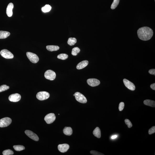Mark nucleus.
<instances>
[{
	"mask_svg": "<svg viewBox=\"0 0 155 155\" xmlns=\"http://www.w3.org/2000/svg\"><path fill=\"white\" fill-rule=\"evenodd\" d=\"M90 153L91 154L94 155H103L104 154L100 152L96 151L95 150H91L90 151Z\"/></svg>",
	"mask_w": 155,
	"mask_h": 155,
	"instance_id": "nucleus-31",
	"label": "nucleus"
},
{
	"mask_svg": "<svg viewBox=\"0 0 155 155\" xmlns=\"http://www.w3.org/2000/svg\"><path fill=\"white\" fill-rule=\"evenodd\" d=\"M2 154L4 155H12L14 154V152L10 149H7L3 152Z\"/></svg>",
	"mask_w": 155,
	"mask_h": 155,
	"instance_id": "nucleus-27",
	"label": "nucleus"
},
{
	"mask_svg": "<svg viewBox=\"0 0 155 155\" xmlns=\"http://www.w3.org/2000/svg\"><path fill=\"white\" fill-rule=\"evenodd\" d=\"M117 137L118 136L117 135H115L112 136L111 137V138L112 139H115L116 138H117Z\"/></svg>",
	"mask_w": 155,
	"mask_h": 155,
	"instance_id": "nucleus-35",
	"label": "nucleus"
},
{
	"mask_svg": "<svg viewBox=\"0 0 155 155\" xmlns=\"http://www.w3.org/2000/svg\"><path fill=\"white\" fill-rule=\"evenodd\" d=\"M21 98V96L19 94L15 93L11 95L8 99L11 102H16L19 101Z\"/></svg>",
	"mask_w": 155,
	"mask_h": 155,
	"instance_id": "nucleus-12",
	"label": "nucleus"
},
{
	"mask_svg": "<svg viewBox=\"0 0 155 155\" xmlns=\"http://www.w3.org/2000/svg\"><path fill=\"white\" fill-rule=\"evenodd\" d=\"M44 76L46 79L50 80H53L56 78V74L53 71L48 70L45 72Z\"/></svg>",
	"mask_w": 155,
	"mask_h": 155,
	"instance_id": "nucleus-6",
	"label": "nucleus"
},
{
	"mask_svg": "<svg viewBox=\"0 0 155 155\" xmlns=\"http://www.w3.org/2000/svg\"><path fill=\"white\" fill-rule=\"evenodd\" d=\"M123 82L125 86L129 90L133 91L135 89V85L130 81L126 79H124L123 80Z\"/></svg>",
	"mask_w": 155,
	"mask_h": 155,
	"instance_id": "nucleus-11",
	"label": "nucleus"
},
{
	"mask_svg": "<svg viewBox=\"0 0 155 155\" xmlns=\"http://www.w3.org/2000/svg\"><path fill=\"white\" fill-rule=\"evenodd\" d=\"M87 82L89 86L95 87L98 86L100 83V81L96 79H88Z\"/></svg>",
	"mask_w": 155,
	"mask_h": 155,
	"instance_id": "nucleus-10",
	"label": "nucleus"
},
{
	"mask_svg": "<svg viewBox=\"0 0 155 155\" xmlns=\"http://www.w3.org/2000/svg\"><path fill=\"white\" fill-rule=\"evenodd\" d=\"M46 49L48 50L50 52H53V51H57L59 49V47L58 46L56 45H48L46 47Z\"/></svg>",
	"mask_w": 155,
	"mask_h": 155,
	"instance_id": "nucleus-19",
	"label": "nucleus"
},
{
	"mask_svg": "<svg viewBox=\"0 0 155 155\" xmlns=\"http://www.w3.org/2000/svg\"><path fill=\"white\" fill-rule=\"evenodd\" d=\"M68 58V55L67 54L65 53H62L59 54L57 56L58 59L62 60H65L67 59Z\"/></svg>",
	"mask_w": 155,
	"mask_h": 155,
	"instance_id": "nucleus-26",
	"label": "nucleus"
},
{
	"mask_svg": "<svg viewBox=\"0 0 155 155\" xmlns=\"http://www.w3.org/2000/svg\"><path fill=\"white\" fill-rule=\"evenodd\" d=\"M153 30L149 27H142L138 30L137 34L139 39L143 41L149 40L153 37Z\"/></svg>",
	"mask_w": 155,
	"mask_h": 155,
	"instance_id": "nucleus-1",
	"label": "nucleus"
},
{
	"mask_svg": "<svg viewBox=\"0 0 155 155\" xmlns=\"http://www.w3.org/2000/svg\"><path fill=\"white\" fill-rule=\"evenodd\" d=\"M73 96H75V94H74V95H73Z\"/></svg>",
	"mask_w": 155,
	"mask_h": 155,
	"instance_id": "nucleus-36",
	"label": "nucleus"
},
{
	"mask_svg": "<svg viewBox=\"0 0 155 155\" xmlns=\"http://www.w3.org/2000/svg\"><path fill=\"white\" fill-rule=\"evenodd\" d=\"M49 94L46 91L38 92L36 95V97L38 100L43 101L47 99L49 97Z\"/></svg>",
	"mask_w": 155,
	"mask_h": 155,
	"instance_id": "nucleus-4",
	"label": "nucleus"
},
{
	"mask_svg": "<svg viewBox=\"0 0 155 155\" xmlns=\"http://www.w3.org/2000/svg\"><path fill=\"white\" fill-rule=\"evenodd\" d=\"M125 122L126 125H127L128 127L129 128H131L133 126L131 122L128 119H125Z\"/></svg>",
	"mask_w": 155,
	"mask_h": 155,
	"instance_id": "nucleus-29",
	"label": "nucleus"
},
{
	"mask_svg": "<svg viewBox=\"0 0 155 155\" xmlns=\"http://www.w3.org/2000/svg\"><path fill=\"white\" fill-rule=\"evenodd\" d=\"M89 62L87 60H84L82 61L78 64L76 66V69H83L87 66Z\"/></svg>",
	"mask_w": 155,
	"mask_h": 155,
	"instance_id": "nucleus-15",
	"label": "nucleus"
},
{
	"mask_svg": "<svg viewBox=\"0 0 155 155\" xmlns=\"http://www.w3.org/2000/svg\"><path fill=\"white\" fill-rule=\"evenodd\" d=\"M10 35V32L6 31H0V39H4L8 37Z\"/></svg>",
	"mask_w": 155,
	"mask_h": 155,
	"instance_id": "nucleus-17",
	"label": "nucleus"
},
{
	"mask_svg": "<svg viewBox=\"0 0 155 155\" xmlns=\"http://www.w3.org/2000/svg\"><path fill=\"white\" fill-rule=\"evenodd\" d=\"M15 150L16 151H20L22 150H25V148L24 146L21 145H15L13 146Z\"/></svg>",
	"mask_w": 155,
	"mask_h": 155,
	"instance_id": "nucleus-23",
	"label": "nucleus"
},
{
	"mask_svg": "<svg viewBox=\"0 0 155 155\" xmlns=\"http://www.w3.org/2000/svg\"><path fill=\"white\" fill-rule=\"evenodd\" d=\"M77 40L75 38H69L68 41L67 43L69 45L72 46L75 45L76 43Z\"/></svg>",
	"mask_w": 155,
	"mask_h": 155,
	"instance_id": "nucleus-21",
	"label": "nucleus"
},
{
	"mask_svg": "<svg viewBox=\"0 0 155 155\" xmlns=\"http://www.w3.org/2000/svg\"><path fill=\"white\" fill-rule=\"evenodd\" d=\"M9 86L6 85H3L0 86V92L7 90L9 89Z\"/></svg>",
	"mask_w": 155,
	"mask_h": 155,
	"instance_id": "nucleus-28",
	"label": "nucleus"
},
{
	"mask_svg": "<svg viewBox=\"0 0 155 155\" xmlns=\"http://www.w3.org/2000/svg\"><path fill=\"white\" fill-rule=\"evenodd\" d=\"M93 134L94 136L98 138L101 137V131L100 128L98 127H96L94 130Z\"/></svg>",
	"mask_w": 155,
	"mask_h": 155,
	"instance_id": "nucleus-20",
	"label": "nucleus"
},
{
	"mask_svg": "<svg viewBox=\"0 0 155 155\" xmlns=\"http://www.w3.org/2000/svg\"><path fill=\"white\" fill-rule=\"evenodd\" d=\"M51 9H52V7L50 5H46L45 6L42 8V10L44 12H49L50 11Z\"/></svg>",
	"mask_w": 155,
	"mask_h": 155,
	"instance_id": "nucleus-22",
	"label": "nucleus"
},
{
	"mask_svg": "<svg viewBox=\"0 0 155 155\" xmlns=\"http://www.w3.org/2000/svg\"><path fill=\"white\" fill-rule=\"evenodd\" d=\"M124 107V103L123 102H121L119 104V110L120 111H121L123 110Z\"/></svg>",
	"mask_w": 155,
	"mask_h": 155,
	"instance_id": "nucleus-30",
	"label": "nucleus"
},
{
	"mask_svg": "<svg viewBox=\"0 0 155 155\" xmlns=\"http://www.w3.org/2000/svg\"><path fill=\"white\" fill-rule=\"evenodd\" d=\"M150 87L153 90H155V83H154L150 85Z\"/></svg>",
	"mask_w": 155,
	"mask_h": 155,
	"instance_id": "nucleus-34",
	"label": "nucleus"
},
{
	"mask_svg": "<svg viewBox=\"0 0 155 155\" xmlns=\"http://www.w3.org/2000/svg\"><path fill=\"white\" fill-rule=\"evenodd\" d=\"M56 119L55 115L53 113H50L46 115L44 120L48 124L52 123Z\"/></svg>",
	"mask_w": 155,
	"mask_h": 155,
	"instance_id": "nucleus-8",
	"label": "nucleus"
},
{
	"mask_svg": "<svg viewBox=\"0 0 155 155\" xmlns=\"http://www.w3.org/2000/svg\"><path fill=\"white\" fill-rule=\"evenodd\" d=\"M14 8V5L12 3H10L8 5L6 8V13L9 17L12 16L13 14L12 9Z\"/></svg>",
	"mask_w": 155,
	"mask_h": 155,
	"instance_id": "nucleus-14",
	"label": "nucleus"
},
{
	"mask_svg": "<svg viewBox=\"0 0 155 155\" xmlns=\"http://www.w3.org/2000/svg\"><path fill=\"white\" fill-rule=\"evenodd\" d=\"M26 54L28 59L32 63H36L39 61V58L36 54L32 52H27Z\"/></svg>",
	"mask_w": 155,
	"mask_h": 155,
	"instance_id": "nucleus-2",
	"label": "nucleus"
},
{
	"mask_svg": "<svg viewBox=\"0 0 155 155\" xmlns=\"http://www.w3.org/2000/svg\"><path fill=\"white\" fill-rule=\"evenodd\" d=\"M120 0H114L113 3L112 4L111 8L112 9H114L119 5Z\"/></svg>",
	"mask_w": 155,
	"mask_h": 155,
	"instance_id": "nucleus-25",
	"label": "nucleus"
},
{
	"mask_svg": "<svg viewBox=\"0 0 155 155\" xmlns=\"http://www.w3.org/2000/svg\"><path fill=\"white\" fill-rule=\"evenodd\" d=\"M155 133V126H153L150 128L149 131V134H152Z\"/></svg>",
	"mask_w": 155,
	"mask_h": 155,
	"instance_id": "nucleus-32",
	"label": "nucleus"
},
{
	"mask_svg": "<svg viewBox=\"0 0 155 155\" xmlns=\"http://www.w3.org/2000/svg\"><path fill=\"white\" fill-rule=\"evenodd\" d=\"M12 119L9 118L5 117L0 119V127H7L12 122Z\"/></svg>",
	"mask_w": 155,
	"mask_h": 155,
	"instance_id": "nucleus-3",
	"label": "nucleus"
},
{
	"mask_svg": "<svg viewBox=\"0 0 155 155\" xmlns=\"http://www.w3.org/2000/svg\"><path fill=\"white\" fill-rule=\"evenodd\" d=\"M144 103L146 106L151 107H155V101L147 99V100H145L144 101Z\"/></svg>",
	"mask_w": 155,
	"mask_h": 155,
	"instance_id": "nucleus-18",
	"label": "nucleus"
},
{
	"mask_svg": "<svg viewBox=\"0 0 155 155\" xmlns=\"http://www.w3.org/2000/svg\"><path fill=\"white\" fill-rule=\"evenodd\" d=\"M63 131L64 133L67 136L71 135L73 133L72 129L70 127H65L63 129Z\"/></svg>",
	"mask_w": 155,
	"mask_h": 155,
	"instance_id": "nucleus-16",
	"label": "nucleus"
},
{
	"mask_svg": "<svg viewBox=\"0 0 155 155\" xmlns=\"http://www.w3.org/2000/svg\"><path fill=\"white\" fill-rule=\"evenodd\" d=\"M75 95L76 100L80 103H85L87 102V100L86 97L80 92H76L75 94Z\"/></svg>",
	"mask_w": 155,
	"mask_h": 155,
	"instance_id": "nucleus-5",
	"label": "nucleus"
},
{
	"mask_svg": "<svg viewBox=\"0 0 155 155\" xmlns=\"http://www.w3.org/2000/svg\"><path fill=\"white\" fill-rule=\"evenodd\" d=\"M69 144H64L58 145V149L60 152L64 153L67 151L69 150Z\"/></svg>",
	"mask_w": 155,
	"mask_h": 155,
	"instance_id": "nucleus-13",
	"label": "nucleus"
},
{
	"mask_svg": "<svg viewBox=\"0 0 155 155\" xmlns=\"http://www.w3.org/2000/svg\"><path fill=\"white\" fill-rule=\"evenodd\" d=\"M25 134L28 137L35 141H38L39 140V138L37 135L29 130H26L25 131Z\"/></svg>",
	"mask_w": 155,
	"mask_h": 155,
	"instance_id": "nucleus-9",
	"label": "nucleus"
},
{
	"mask_svg": "<svg viewBox=\"0 0 155 155\" xmlns=\"http://www.w3.org/2000/svg\"><path fill=\"white\" fill-rule=\"evenodd\" d=\"M149 74L152 75H155V69H151L149 71Z\"/></svg>",
	"mask_w": 155,
	"mask_h": 155,
	"instance_id": "nucleus-33",
	"label": "nucleus"
},
{
	"mask_svg": "<svg viewBox=\"0 0 155 155\" xmlns=\"http://www.w3.org/2000/svg\"><path fill=\"white\" fill-rule=\"evenodd\" d=\"M80 49L78 47H75L74 48L72 49V55L74 56H76L80 52Z\"/></svg>",
	"mask_w": 155,
	"mask_h": 155,
	"instance_id": "nucleus-24",
	"label": "nucleus"
},
{
	"mask_svg": "<svg viewBox=\"0 0 155 155\" xmlns=\"http://www.w3.org/2000/svg\"><path fill=\"white\" fill-rule=\"evenodd\" d=\"M0 53L2 57L7 59H12L14 57L12 53L6 49H2L0 52Z\"/></svg>",
	"mask_w": 155,
	"mask_h": 155,
	"instance_id": "nucleus-7",
	"label": "nucleus"
}]
</instances>
